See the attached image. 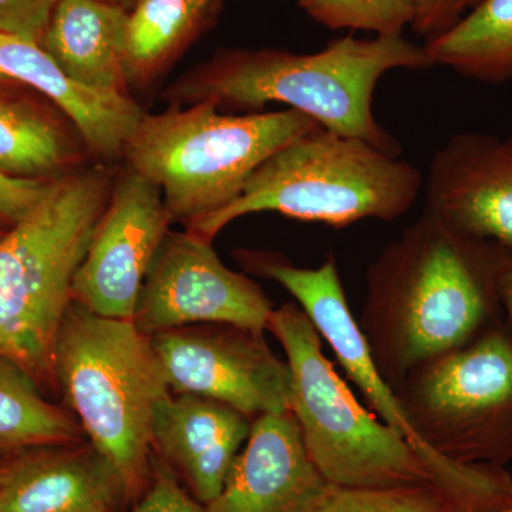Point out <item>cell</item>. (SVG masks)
Wrapping results in <instances>:
<instances>
[{
	"mask_svg": "<svg viewBox=\"0 0 512 512\" xmlns=\"http://www.w3.org/2000/svg\"><path fill=\"white\" fill-rule=\"evenodd\" d=\"M150 338L171 392L218 400L251 420L291 410V370L264 332L212 323Z\"/></svg>",
	"mask_w": 512,
	"mask_h": 512,
	"instance_id": "8fae6325",
	"label": "cell"
},
{
	"mask_svg": "<svg viewBox=\"0 0 512 512\" xmlns=\"http://www.w3.org/2000/svg\"><path fill=\"white\" fill-rule=\"evenodd\" d=\"M84 441L76 417L47 402L28 372L0 356V450L29 451Z\"/></svg>",
	"mask_w": 512,
	"mask_h": 512,
	"instance_id": "7402d4cb",
	"label": "cell"
},
{
	"mask_svg": "<svg viewBox=\"0 0 512 512\" xmlns=\"http://www.w3.org/2000/svg\"><path fill=\"white\" fill-rule=\"evenodd\" d=\"M433 67L424 46L403 35L357 39L352 33L315 53L228 50L183 77L177 99L256 109L282 103L325 130L360 138L400 156L396 140L375 119L373 96L384 74Z\"/></svg>",
	"mask_w": 512,
	"mask_h": 512,
	"instance_id": "7a4b0ae2",
	"label": "cell"
},
{
	"mask_svg": "<svg viewBox=\"0 0 512 512\" xmlns=\"http://www.w3.org/2000/svg\"><path fill=\"white\" fill-rule=\"evenodd\" d=\"M0 79L26 84L46 96L72 123L84 147L100 158L123 156L144 114L128 94L100 92L67 76L39 43L2 33Z\"/></svg>",
	"mask_w": 512,
	"mask_h": 512,
	"instance_id": "e0dca14e",
	"label": "cell"
},
{
	"mask_svg": "<svg viewBox=\"0 0 512 512\" xmlns=\"http://www.w3.org/2000/svg\"><path fill=\"white\" fill-rule=\"evenodd\" d=\"M127 488L89 441L29 450L0 470V512H121Z\"/></svg>",
	"mask_w": 512,
	"mask_h": 512,
	"instance_id": "9a60e30c",
	"label": "cell"
},
{
	"mask_svg": "<svg viewBox=\"0 0 512 512\" xmlns=\"http://www.w3.org/2000/svg\"><path fill=\"white\" fill-rule=\"evenodd\" d=\"M272 311L261 286L225 266L212 239L185 229L165 234L131 322L147 336L212 323L264 332Z\"/></svg>",
	"mask_w": 512,
	"mask_h": 512,
	"instance_id": "30bf717a",
	"label": "cell"
},
{
	"mask_svg": "<svg viewBox=\"0 0 512 512\" xmlns=\"http://www.w3.org/2000/svg\"><path fill=\"white\" fill-rule=\"evenodd\" d=\"M3 234H5V232L0 231V237H2Z\"/></svg>",
	"mask_w": 512,
	"mask_h": 512,
	"instance_id": "1f68e13d",
	"label": "cell"
},
{
	"mask_svg": "<svg viewBox=\"0 0 512 512\" xmlns=\"http://www.w3.org/2000/svg\"><path fill=\"white\" fill-rule=\"evenodd\" d=\"M130 512H202V505L185 490L177 474L154 454L150 484Z\"/></svg>",
	"mask_w": 512,
	"mask_h": 512,
	"instance_id": "d4e9b609",
	"label": "cell"
},
{
	"mask_svg": "<svg viewBox=\"0 0 512 512\" xmlns=\"http://www.w3.org/2000/svg\"><path fill=\"white\" fill-rule=\"evenodd\" d=\"M247 271L278 282L291 293L377 419L396 430L426 464L431 480L454 512H494L512 501V477L503 467L460 464L429 450L414 434L396 394L377 369L366 336L350 312L335 256L319 268H301L272 252L239 251Z\"/></svg>",
	"mask_w": 512,
	"mask_h": 512,
	"instance_id": "9c48e42d",
	"label": "cell"
},
{
	"mask_svg": "<svg viewBox=\"0 0 512 512\" xmlns=\"http://www.w3.org/2000/svg\"><path fill=\"white\" fill-rule=\"evenodd\" d=\"M511 262L512 248L427 210L380 252L357 322L392 389L414 367L504 322L501 282Z\"/></svg>",
	"mask_w": 512,
	"mask_h": 512,
	"instance_id": "6da1fadb",
	"label": "cell"
},
{
	"mask_svg": "<svg viewBox=\"0 0 512 512\" xmlns=\"http://www.w3.org/2000/svg\"><path fill=\"white\" fill-rule=\"evenodd\" d=\"M55 180H29L0 173V222L12 225L25 220L45 200Z\"/></svg>",
	"mask_w": 512,
	"mask_h": 512,
	"instance_id": "4316f807",
	"label": "cell"
},
{
	"mask_svg": "<svg viewBox=\"0 0 512 512\" xmlns=\"http://www.w3.org/2000/svg\"><path fill=\"white\" fill-rule=\"evenodd\" d=\"M53 383L136 504L153 473L154 416L173 393L150 336L73 302L53 350Z\"/></svg>",
	"mask_w": 512,
	"mask_h": 512,
	"instance_id": "3957f363",
	"label": "cell"
},
{
	"mask_svg": "<svg viewBox=\"0 0 512 512\" xmlns=\"http://www.w3.org/2000/svg\"><path fill=\"white\" fill-rule=\"evenodd\" d=\"M109 175L74 170L0 237V356L40 387L53 383V350L73 303V279L109 201Z\"/></svg>",
	"mask_w": 512,
	"mask_h": 512,
	"instance_id": "277c9868",
	"label": "cell"
},
{
	"mask_svg": "<svg viewBox=\"0 0 512 512\" xmlns=\"http://www.w3.org/2000/svg\"><path fill=\"white\" fill-rule=\"evenodd\" d=\"M424 187L419 168L360 138L318 127L276 151L249 177L237 200L185 225L214 239L256 212L343 228L402 217Z\"/></svg>",
	"mask_w": 512,
	"mask_h": 512,
	"instance_id": "5b68a950",
	"label": "cell"
},
{
	"mask_svg": "<svg viewBox=\"0 0 512 512\" xmlns=\"http://www.w3.org/2000/svg\"><path fill=\"white\" fill-rule=\"evenodd\" d=\"M315 22L329 29L366 30L376 36H399L412 26L414 0H298Z\"/></svg>",
	"mask_w": 512,
	"mask_h": 512,
	"instance_id": "603a6c76",
	"label": "cell"
},
{
	"mask_svg": "<svg viewBox=\"0 0 512 512\" xmlns=\"http://www.w3.org/2000/svg\"><path fill=\"white\" fill-rule=\"evenodd\" d=\"M127 13L104 0H59L39 45L76 82L127 94Z\"/></svg>",
	"mask_w": 512,
	"mask_h": 512,
	"instance_id": "ac0fdd59",
	"label": "cell"
},
{
	"mask_svg": "<svg viewBox=\"0 0 512 512\" xmlns=\"http://www.w3.org/2000/svg\"><path fill=\"white\" fill-rule=\"evenodd\" d=\"M480 0H414L412 29L430 40L453 28Z\"/></svg>",
	"mask_w": 512,
	"mask_h": 512,
	"instance_id": "83f0119b",
	"label": "cell"
},
{
	"mask_svg": "<svg viewBox=\"0 0 512 512\" xmlns=\"http://www.w3.org/2000/svg\"><path fill=\"white\" fill-rule=\"evenodd\" d=\"M414 434L460 464L512 461V330L507 323L426 360L394 387Z\"/></svg>",
	"mask_w": 512,
	"mask_h": 512,
	"instance_id": "ba28073f",
	"label": "cell"
},
{
	"mask_svg": "<svg viewBox=\"0 0 512 512\" xmlns=\"http://www.w3.org/2000/svg\"><path fill=\"white\" fill-rule=\"evenodd\" d=\"M423 46L433 67L480 83H512V0H480L453 28Z\"/></svg>",
	"mask_w": 512,
	"mask_h": 512,
	"instance_id": "ffe728a7",
	"label": "cell"
},
{
	"mask_svg": "<svg viewBox=\"0 0 512 512\" xmlns=\"http://www.w3.org/2000/svg\"><path fill=\"white\" fill-rule=\"evenodd\" d=\"M104 2L113 3V5L121 6V8L130 10L133 8L134 3H136L137 0H104Z\"/></svg>",
	"mask_w": 512,
	"mask_h": 512,
	"instance_id": "f546056e",
	"label": "cell"
},
{
	"mask_svg": "<svg viewBox=\"0 0 512 512\" xmlns=\"http://www.w3.org/2000/svg\"><path fill=\"white\" fill-rule=\"evenodd\" d=\"M328 487L291 410L264 414L252 420L221 493L202 512H311Z\"/></svg>",
	"mask_w": 512,
	"mask_h": 512,
	"instance_id": "5bb4252c",
	"label": "cell"
},
{
	"mask_svg": "<svg viewBox=\"0 0 512 512\" xmlns=\"http://www.w3.org/2000/svg\"><path fill=\"white\" fill-rule=\"evenodd\" d=\"M82 138L55 114L25 100L0 97V173L49 180L72 173L82 157Z\"/></svg>",
	"mask_w": 512,
	"mask_h": 512,
	"instance_id": "d6986e66",
	"label": "cell"
},
{
	"mask_svg": "<svg viewBox=\"0 0 512 512\" xmlns=\"http://www.w3.org/2000/svg\"><path fill=\"white\" fill-rule=\"evenodd\" d=\"M266 329L285 350L291 412L312 463L338 487L433 484L426 464L392 427L367 412L322 352V336L298 303L274 309Z\"/></svg>",
	"mask_w": 512,
	"mask_h": 512,
	"instance_id": "52a82bcc",
	"label": "cell"
},
{
	"mask_svg": "<svg viewBox=\"0 0 512 512\" xmlns=\"http://www.w3.org/2000/svg\"><path fill=\"white\" fill-rule=\"evenodd\" d=\"M318 127L296 110L238 116L202 100L188 109L144 113L123 156L161 191L171 221L187 225L237 200L269 157Z\"/></svg>",
	"mask_w": 512,
	"mask_h": 512,
	"instance_id": "8992f818",
	"label": "cell"
},
{
	"mask_svg": "<svg viewBox=\"0 0 512 512\" xmlns=\"http://www.w3.org/2000/svg\"><path fill=\"white\" fill-rule=\"evenodd\" d=\"M495 512H512V505H510V507L504 508V510L495 511Z\"/></svg>",
	"mask_w": 512,
	"mask_h": 512,
	"instance_id": "4dcf8cb0",
	"label": "cell"
},
{
	"mask_svg": "<svg viewBox=\"0 0 512 512\" xmlns=\"http://www.w3.org/2000/svg\"><path fill=\"white\" fill-rule=\"evenodd\" d=\"M0 470H2V466H0Z\"/></svg>",
	"mask_w": 512,
	"mask_h": 512,
	"instance_id": "d6a6232c",
	"label": "cell"
},
{
	"mask_svg": "<svg viewBox=\"0 0 512 512\" xmlns=\"http://www.w3.org/2000/svg\"><path fill=\"white\" fill-rule=\"evenodd\" d=\"M59 0H0V33L40 43Z\"/></svg>",
	"mask_w": 512,
	"mask_h": 512,
	"instance_id": "484cf974",
	"label": "cell"
},
{
	"mask_svg": "<svg viewBox=\"0 0 512 512\" xmlns=\"http://www.w3.org/2000/svg\"><path fill=\"white\" fill-rule=\"evenodd\" d=\"M311 512H454V508L434 484L387 488L329 484Z\"/></svg>",
	"mask_w": 512,
	"mask_h": 512,
	"instance_id": "cb8c5ba5",
	"label": "cell"
},
{
	"mask_svg": "<svg viewBox=\"0 0 512 512\" xmlns=\"http://www.w3.org/2000/svg\"><path fill=\"white\" fill-rule=\"evenodd\" d=\"M163 195L130 170L111 187L73 279V302L104 318L133 320L144 279L170 229Z\"/></svg>",
	"mask_w": 512,
	"mask_h": 512,
	"instance_id": "7c38bea8",
	"label": "cell"
},
{
	"mask_svg": "<svg viewBox=\"0 0 512 512\" xmlns=\"http://www.w3.org/2000/svg\"><path fill=\"white\" fill-rule=\"evenodd\" d=\"M424 181V210L457 231L512 248V136L467 131L448 138Z\"/></svg>",
	"mask_w": 512,
	"mask_h": 512,
	"instance_id": "4fadbf2b",
	"label": "cell"
},
{
	"mask_svg": "<svg viewBox=\"0 0 512 512\" xmlns=\"http://www.w3.org/2000/svg\"><path fill=\"white\" fill-rule=\"evenodd\" d=\"M501 301H503L505 323L512 330V262L501 282Z\"/></svg>",
	"mask_w": 512,
	"mask_h": 512,
	"instance_id": "f1b7e54d",
	"label": "cell"
},
{
	"mask_svg": "<svg viewBox=\"0 0 512 512\" xmlns=\"http://www.w3.org/2000/svg\"><path fill=\"white\" fill-rule=\"evenodd\" d=\"M251 426L248 416L228 404L171 393L154 416L153 453L205 505L221 493Z\"/></svg>",
	"mask_w": 512,
	"mask_h": 512,
	"instance_id": "2e32d148",
	"label": "cell"
},
{
	"mask_svg": "<svg viewBox=\"0 0 512 512\" xmlns=\"http://www.w3.org/2000/svg\"><path fill=\"white\" fill-rule=\"evenodd\" d=\"M218 0H137L128 10V84H146L191 39Z\"/></svg>",
	"mask_w": 512,
	"mask_h": 512,
	"instance_id": "44dd1931",
	"label": "cell"
}]
</instances>
